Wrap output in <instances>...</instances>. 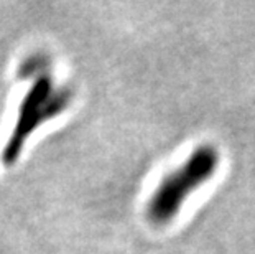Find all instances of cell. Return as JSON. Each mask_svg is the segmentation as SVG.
I'll return each mask as SVG.
<instances>
[{"instance_id":"6da1fadb","label":"cell","mask_w":255,"mask_h":254,"mask_svg":"<svg viewBox=\"0 0 255 254\" xmlns=\"http://www.w3.org/2000/svg\"><path fill=\"white\" fill-rule=\"evenodd\" d=\"M221 154L213 144H201L183 164L163 177L146 203V216L153 225H168L180 215L188 198L218 174Z\"/></svg>"},{"instance_id":"7a4b0ae2","label":"cell","mask_w":255,"mask_h":254,"mask_svg":"<svg viewBox=\"0 0 255 254\" xmlns=\"http://www.w3.org/2000/svg\"><path fill=\"white\" fill-rule=\"evenodd\" d=\"M71 91L64 88H55L50 76H46V74L38 76L33 86L20 102L13 132L2 152L3 164H15L25 142L33 134L35 129L64 112V109L71 102Z\"/></svg>"}]
</instances>
